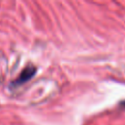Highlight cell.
Masks as SVG:
<instances>
[{"label": "cell", "instance_id": "obj_1", "mask_svg": "<svg viewBox=\"0 0 125 125\" xmlns=\"http://www.w3.org/2000/svg\"><path fill=\"white\" fill-rule=\"evenodd\" d=\"M34 67H27V68H25L22 72H21V76L19 77V82H23V81H25V80H27V79H29L32 75H33V73H34Z\"/></svg>", "mask_w": 125, "mask_h": 125}]
</instances>
